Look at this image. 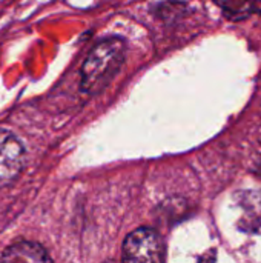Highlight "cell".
Masks as SVG:
<instances>
[{"mask_svg": "<svg viewBox=\"0 0 261 263\" xmlns=\"http://www.w3.org/2000/svg\"><path fill=\"white\" fill-rule=\"evenodd\" d=\"M222 8L232 14H245L249 9L251 0H217Z\"/></svg>", "mask_w": 261, "mask_h": 263, "instance_id": "8992f818", "label": "cell"}, {"mask_svg": "<svg viewBox=\"0 0 261 263\" xmlns=\"http://www.w3.org/2000/svg\"><path fill=\"white\" fill-rule=\"evenodd\" d=\"M123 260L160 263L165 260V243L152 228H138L128 234L123 242Z\"/></svg>", "mask_w": 261, "mask_h": 263, "instance_id": "7a4b0ae2", "label": "cell"}, {"mask_svg": "<svg viewBox=\"0 0 261 263\" xmlns=\"http://www.w3.org/2000/svg\"><path fill=\"white\" fill-rule=\"evenodd\" d=\"M242 211L238 228L249 234H261V191L246 190L235 196Z\"/></svg>", "mask_w": 261, "mask_h": 263, "instance_id": "277c9868", "label": "cell"}, {"mask_svg": "<svg viewBox=\"0 0 261 263\" xmlns=\"http://www.w3.org/2000/svg\"><path fill=\"white\" fill-rule=\"evenodd\" d=\"M26 160V151L22 140L11 131L0 128V185L12 180Z\"/></svg>", "mask_w": 261, "mask_h": 263, "instance_id": "3957f363", "label": "cell"}, {"mask_svg": "<svg viewBox=\"0 0 261 263\" xmlns=\"http://www.w3.org/2000/svg\"><path fill=\"white\" fill-rule=\"evenodd\" d=\"M2 262H51L48 251L37 242L17 240L6 247L0 256Z\"/></svg>", "mask_w": 261, "mask_h": 263, "instance_id": "5b68a950", "label": "cell"}, {"mask_svg": "<svg viewBox=\"0 0 261 263\" xmlns=\"http://www.w3.org/2000/svg\"><path fill=\"white\" fill-rule=\"evenodd\" d=\"M126 57V43L120 37L98 42L88 54L80 76V88L88 94L102 92L120 71Z\"/></svg>", "mask_w": 261, "mask_h": 263, "instance_id": "6da1fadb", "label": "cell"}]
</instances>
